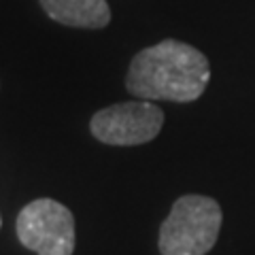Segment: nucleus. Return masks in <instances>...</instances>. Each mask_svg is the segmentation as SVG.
<instances>
[{
  "label": "nucleus",
  "instance_id": "1",
  "mask_svg": "<svg viewBox=\"0 0 255 255\" xmlns=\"http://www.w3.org/2000/svg\"><path fill=\"white\" fill-rule=\"evenodd\" d=\"M209 79L211 64L202 51L177 38H166L134 55L126 87L140 100L194 102L204 94Z\"/></svg>",
  "mask_w": 255,
  "mask_h": 255
},
{
  "label": "nucleus",
  "instance_id": "2",
  "mask_svg": "<svg viewBox=\"0 0 255 255\" xmlns=\"http://www.w3.org/2000/svg\"><path fill=\"white\" fill-rule=\"evenodd\" d=\"M221 209L209 196L187 194L172 204L159 228L162 255H206L217 243Z\"/></svg>",
  "mask_w": 255,
  "mask_h": 255
},
{
  "label": "nucleus",
  "instance_id": "3",
  "mask_svg": "<svg viewBox=\"0 0 255 255\" xmlns=\"http://www.w3.org/2000/svg\"><path fill=\"white\" fill-rule=\"evenodd\" d=\"M15 230L19 243L36 255H73L75 251V217L51 198H38L23 206Z\"/></svg>",
  "mask_w": 255,
  "mask_h": 255
},
{
  "label": "nucleus",
  "instance_id": "4",
  "mask_svg": "<svg viewBox=\"0 0 255 255\" xmlns=\"http://www.w3.org/2000/svg\"><path fill=\"white\" fill-rule=\"evenodd\" d=\"M164 128V113L153 102H119L98 111L90 130L105 145L134 147L153 140Z\"/></svg>",
  "mask_w": 255,
  "mask_h": 255
},
{
  "label": "nucleus",
  "instance_id": "5",
  "mask_svg": "<svg viewBox=\"0 0 255 255\" xmlns=\"http://www.w3.org/2000/svg\"><path fill=\"white\" fill-rule=\"evenodd\" d=\"M41 6L53 21L70 28H105L111 21L107 0H41Z\"/></svg>",
  "mask_w": 255,
  "mask_h": 255
}]
</instances>
